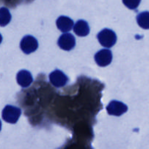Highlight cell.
I'll use <instances>...</instances> for the list:
<instances>
[{"label":"cell","mask_w":149,"mask_h":149,"mask_svg":"<svg viewBox=\"0 0 149 149\" xmlns=\"http://www.w3.org/2000/svg\"><path fill=\"white\" fill-rule=\"evenodd\" d=\"M97 39L102 46L110 48L116 44V34L113 30L109 29H104L97 34Z\"/></svg>","instance_id":"obj_1"},{"label":"cell","mask_w":149,"mask_h":149,"mask_svg":"<svg viewBox=\"0 0 149 149\" xmlns=\"http://www.w3.org/2000/svg\"><path fill=\"white\" fill-rule=\"evenodd\" d=\"M21 115V110L20 108L16 106L7 105L2 111V119L6 122L15 124L18 121Z\"/></svg>","instance_id":"obj_2"},{"label":"cell","mask_w":149,"mask_h":149,"mask_svg":"<svg viewBox=\"0 0 149 149\" xmlns=\"http://www.w3.org/2000/svg\"><path fill=\"white\" fill-rule=\"evenodd\" d=\"M20 47L25 54H31L38 49L39 43L37 39L33 36L26 35L21 39Z\"/></svg>","instance_id":"obj_3"},{"label":"cell","mask_w":149,"mask_h":149,"mask_svg":"<svg viewBox=\"0 0 149 149\" xmlns=\"http://www.w3.org/2000/svg\"><path fill=\"white\" fill-rule=\"evenodd\" d=\"M108 113L109 115L116 116H120L128 110V108L124 103L118 100H112L106 107Z\"/></svg>","instance_id":"obj_4"},{"label":"cell","mask_w":149,"mask_h":149,"mask_svg":"<svg viewBox=\"0 0 149 149\" xmlns=\"http://www.w3.org/2000/svg\"><path fill=\"white\" fill-rule=\"evenodd\" d=\"M49 81L55 87H62L66 85L68 77L61 70L56 69L50 73L49 76Z\"/></svg>","instance_id":"obj_5"},{"label":"cell","mask_w":149,"mask_h":149,"mask_svg":"<svg viewBox=\"0 0 149 149\" xmlns=\"http://www.w3.org/2000/svg\"><path fill=\"white\" fill-rule=\"evenodd\" d=\"M113 55L111 51L108 49H100L95 55V61L96 63L101 67L109 65L111 63Z\"/></svg>","instance_id":"obj_6"},{"label":"cell","mask_w":149,"mask_h":149,"mask_svg":"<svg viewBox=\"0 0 149 149\" xmlns=\"http://www.w3.org/2000/svg\"><path fill=\"white\" fill-rule=\"evenodd\" d=\"M58 45L63 50H71L76 45L75 37L71 33H63L58 39Z\"/></svg>","instance_id":"obj_7"},{"label":"cell","mask_w":149,"mask_h":149,"mask_svg":"<svg viewBox=\"0 0 149 149\" xmlns=\"http://www.w3.org/2000/svg\"><path fill=\"white\" fill-rule=\"evenodd\" d=\"M17 82L20 87H28L33 82V77L27 70H21L17 74Z\"/></svg>","instance_id":"obj_8"},{"label":"cell","mask_w":149,"mask_h":149,"mask_svg":"<svg viewBox=\"0 0 149 149\" xmlns=\"http://www.w3.org/2000/svg\"><path fill=\"white\" fill-rule=\"evenodd\" d=\"M56 26L63 33H67L72 29L74 26V21L70 17L62 15L57 19Z\"/></svg>","instance_id":"obj_9"},{"label":"cell","mask_w":149,"mask_h":149,"mask_svg":"<svg viewBox=\"0 0 149 149\" xmlns=\"http://www.w3.org/2000/svg\"><path fill=\"white\" fill-rule=\"evenodd\" d=\"M90 26L88 23L84 20H79L74 26V31L79 36H86L90 33Z\"/></svg>","instance_id":"obj_10"},{"label":"cell","mask_w":149,"mask_h":149,"mask_svg":"<svg viewBox=\"0 0 149 149\" xmlns=\"http://www.w3.org/2000/svg\"><path fill=\"white\" fill-rule=\"evenodd\" d=\"M138 24L144 29H149V12L141 13L137 16Z\"/></svg>","instance_id":"obj_11"},{"label":"cell","mask_w":149,"mask_h":149,"mask_svg":"<svg viewBox=\"0 0 149 149\" xmlns=\"http://www.w3.org/2000/svg\"><path fill=\"white\" fill-rule=\"evenodd\" d=\"M1 26H4L8 24L11 20V15L8 9L2 7L1 9Z\"/></svg>","instance_id":"obj_12"},{"label":"cell","mask_w":149,"mask_h":149,"mask_svg":"<svg viewBox=\"0 0 149 149\" xmlns=\"http://www.w3.org/2000/svg\"><path fill=\"white\" fill-rule=\"evenodd\" d=\"M124 4L130 10H135L139 6L141 0H122Z\"/></svg>","instance_id":"obj_13"}]
</instances>
